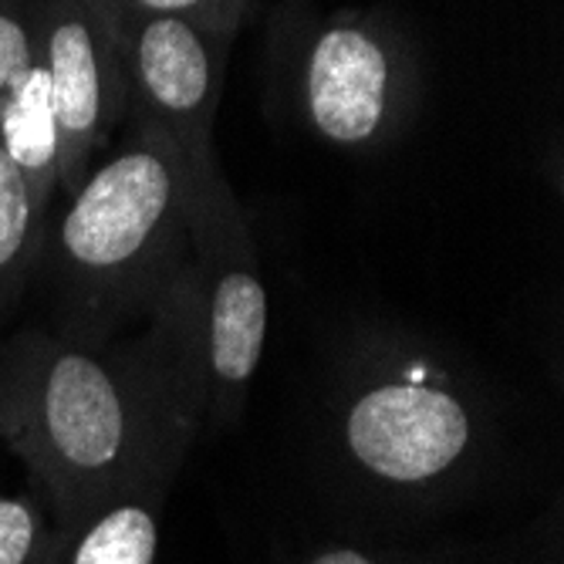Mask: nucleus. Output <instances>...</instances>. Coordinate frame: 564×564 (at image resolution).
<instances>
[{"label": "nucleus", "mask_w": 564, "mask_h": 564, "mask_svg": "<svg viewBox=\"0 0 564 564\" xmlns=\"http://www.w3.org/2000/svg\"><path fill=\"white\" fill-rule=\"evenodd\" d=\"M207 420L203 312L193 261L132 341L24 332L0 345V443L62 534L145 487H173Z\"/></svg>", "instance_id": "nucleus-1"}, {"label": "nucleus", "mask_w": 564, "mask_h": 564, "mask_svg": "<svg viewBox=\"0 0 564 564\" xmlns=\"http://www.w3.org/2000/svg\"><path fill=\"white\" fill-rule=\"evenodd\" d=\"M160 145H139L101 166L75 196L51 274L58 281L62 338L101 345L149 315L193 261V203Z\"/></svg>", "instance_id": "nucleus-2"}, {"label": "nucleus", "mask_w": 564, "mask_h": 564, "mask_svg": "<svg viewBox=\"0 0 564 564\" xmlns=\"http://www.w3.org/2000/svg\"><path fill=\"white\" fill-rule=\"evenodd\" d=\"M332 440L341 470L386 500H436L480 467L490 420L477 392L420 355L362 366L338 395Z\"/></svg>", "instance_id": "nucleus-3"}, {"label": "nucleus", "mask_w": 564, "mask_h": 564, "mask_svg": "<svg viewBox=\"0 0 564 564\" xmlns=\"http://www.w3.org/2000/svg\"><path fill=\"white\" fill-rule=\"evenodd\" d=\"M193 268L203 312L207 420L214 430L237 423L268 345V288L243 220L220 196L193 203Z\"/></svg>", "instance_id": "nucleus-4"}, {"label": "nucleus", "mask_w": 564, "mask_h": 564, "mask_svg": "<svg viewBox=\"0 0 564 564\" xmlns=\"http://www.w3.org/2000/svg\"><path fill=\"white\" fill-rule=\"evenodd\" d=\"M307 112L332 142L355 145L379 132L389 101V58L355 28L325 31L307 58Z\"/></svg>", "instance_id": "nucleus-5"}, {"label": "nucleus", "mask_w": 564, "mask_h": 564, "mask_svg": "<svg viewBox=\"0 0 564 564\" xmlns=\"http://www.w3.org/2000/svg\"><path fill=\"white\" fill-rule=\"evenodd\" d=\"M44 72L58 129V176L75 186L88 149L109 116V65L88 18H58L44 37Z\"/></svg>", "instance_id": "nucleus-6"}, {"label": "nucleus", "mask_w": 564, "mask_h": 564, "mask_svg": "<svg viewBox=\"0 0 564 564\" xmlns=\"http://www.w3.org/2000/svg\"><path fill=\"white\" fill-rule=\"evenodd\" d=\"M132 68L142 95L166 119L193 126L214 95L210 44L183 18H152L135 34Z\"/></svg>", "instance_id": "nucleus-7"}, {"label": "nucleus", "mask_w": 564, "mask_h": 564, "mask_svg": "<svg viewBox=\"0 0 564 564\" xmlns=\"http://www.w3.org/2000/svg\"><path fill=\"white\" fill-rule=\"evenodd\" d=\"M166 497L170 487L156 484L98 507L72 534H62L55 564H156Z\"/></svg>", "instance_id": "nucleus-8"}, {"label": "nucleus", "mask_w": 564, "mask_h": 564, "mask_svg": "<svg viewBox=\"0 0 564 564\" xmlns=\"http://www.w3.org/2000/svg\"><path fill=\"white\" fill-rule=\"evenodd\" d=\"M0 145L28 176L34 199L44 207V196L58 176V129L55 112H51V85L44 65H34V72L0 112Z\"/></svg>", "instance_id": "nucleus-9"}, {"label": "nucleus", "mask_w": 564, "mask_h": 564, "mask_svg": "<svg viewBox=\"0 0 564 564\" xmlns=\"http://www.w3.org/2000/svg\"><path fill=\"white\" fill-rule=\"evenodd\" d=\"M41 210L28 176L0 145V301H11L41 261Z\"/></svg>", "instance_id": "nucleus-10"}, {"label": "nucleus", "mask_w": 564, "mask_h": 564, "mask_svg": "<svg viewBox=\"0 0 564 564\" xmlns=\"http://www.w3.org/2000/svg\"><path fill=\"white\" fill-rule=\"evenodd\" d=\"M62 531L34 490L0 494V564H55Z\"/></svg>", "instance_id": "nucleus-11"}, {"label": "nucleus", "mask_w": 564, "mask_h": 564, "mask_svg": "<svg viewBox=\"0 0 564 564\" xmlns=\"http://www.w3.org/2000/svg\"><path fill=\"white\" fill-rule=\"evenodd\" d=\"M34 47L24 24L11 14H0V112L34 72Z\"/></svg>", "instance_id": "nucleus-12"}, {"label": "nucleus", "mask_w": 564, "mask_h": 564, "mask_svg": "<svg viewBox=\"0 0 564 564\" xmlns=\"http://www.w3.org/2000/svg\"><path fill=\"white\" fill-rule=\"evenodd\" d=\"M301 564H443L436 557H409V554H382L362 547H322Z\"/></svg>", "instance_id": "nucleus-13"}, {"label": "nucleus", "mask_w": 564, "mask_h": 564, "mask_svg": "<svg viewBox=\"0 0 564 564\" xmlns=\"http://www.w3.org/2000/svg\"><path fill=\"white\" fill-rule=\"evenodd\" d=\"M132 4H139L142 11L160 14V18H176V14H183V11H199V8H207L210 0H132Z\"/></svg>", "instance_id": "nucleus-14"}]
</instances>
